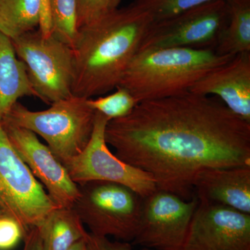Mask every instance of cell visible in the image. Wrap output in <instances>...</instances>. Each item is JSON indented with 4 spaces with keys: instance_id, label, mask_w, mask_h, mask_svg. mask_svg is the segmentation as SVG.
I'll return each mask as SVG.
<instances>
[{
    "instance_id": "6da1fadb",
    "label": "cell",
    "mask_w": 250,
    "mask_h": 250,
    "mask_svg": "<svg viewBox=\"0 0 250 250\" xmlns=\"http://www.w3.org/2000/svg\"><path fill=\"white\" fill-rule=\"evenodd\" d=\"M105 140L122 161L150 174L159 190L185 200L208 168L250 165V123L221 100L187 93L137 104L108 122Z\"/></svg>"
},
{
    "instance_id": "7a4b0ae2",
    "label": "cell",
    "mask_w": 250,
    "mask_h": 250,
    "mask_svg": "<svg viewBox=\"0 0 250 250\" xmlns=\"http://www.w3.org/2000/svg\"><path fill=\"white\" fill-rule=\"evenodd\" d=\"M152 22L147 12L131 4L108 10L80 27L72 47L73 95L94 98L116 89Z\"/></svg>"
},
{
    "instance_id": "3957f363",
    "label": "cell",
    "mask_w": 250,
    "mask_h": 250,
    "mask_svg": "<svg viewBox=\"0 0 250 250\" xmlns=\"http://www.w3.org/2000/svg\"><path fill=\"white\" fill-rule=\"evenodd\" d=\"M233 57L212 49H142L131 60L118 86L127 90L137 103L176 96L189 92L200 79Z\"/></svg>"
},
{
    "instance_id": "277c9868",
    "label": "cell",
    "mask_w": 250,
    "mask_h": 250,
    "mask_svg": "<svg viewBox=\"0 0 250 250\" xmlns=\"http://www.w3.org/2000/svg\"><path fill=\"white\" fill-rule=\"evenodd\" d=\"M50 105L47 109L34 111L17 102L1 121L40 136L63 164L80 154L88 146L93 134L95 111L88 104L87 99L74 95Z\"/></svg>"
},
{
    "instance_id": "5b68a950",
    "label": "cell",
    "mask_w": 250,
    "mask_h": 250,
    "mask_svg": "<svg viewBox=\"0 0 250 250\" xmlns=\"http://www.w3.org/2000/svg\"><path fill=\"white\" fill-rule=\"evenodd\" d=\"M78 186L80 195L72 208L90 233L132 242L139 231L144 197L113 182L92 181Z\"/></svg>"
},
{
    "instance_id": "8992f818",
    "label": "cell",
    "mask_w": 250,
    "mask_h": 250,
    "mask_svg": "<svg viewBox=\"0 0 250 250\" xmlns=\"http://www.w3.org/2000/svg\"><path fill=\"white\" fill-rule=\"evenodd\" d=\"M12 41L36 98L51 104L73 95L75 62L70 46L53 35L45 37L39 29Z\"/></svg>"
},
{
    "instance_id": "52a82bcc",
    "label": "cell",
    "mask_w": 250,
    "mask_h": 250,
    "mask_svg": "<svg viewBox=\"0 0 250 250\" xmlns=\"http://www.w3.org/2000/svg\"><path fill=\"white\" fill-rule=\"evenodd\" d=\"M0 207L29 230L57 206L15 150L0 121Z\"/></svg>"
},
{
    "instance_id": "ba28073f",
    "label": "cell",
    "mask_w": 250,
    "mask_h": 250,
    "mask_svg": "<svg viewBox=\"0 0 250 250\" xmlns=\"http://www.w3.org/2000/svg\"><path fill=\"white\" fill-rule=\"evenodd\" d=\"M108 119L95 111L91 139L83 152L62 165L77 184L103 181L122 184L146 197L157 190L150 174L122 161L110 151L105 140Z\"/></svg>"
},
{
    "instance_id": "9c48e42d",
    "label": "cell",
    "mask_w": 250,
    "mask_h": 250,
    "mask_svg": "<svg viewBox=\"0 0 250 250\" xmlns=\"http://www.w3.org/2000/svg\"><path fill=\"white\" fill-rule=\"evenodd\" d=\"M228 18L225 0H213L152 22L139 50L170 47L211 49L216 46Z\"/></svg>"
},
{
    "instance_id": "30bf717a",
    "label": "cell",
    "mask_w": 250,
    "mask_h": 250,
    "mask_svg": "<svg viewBox=\"0 0 250 250\" xmlns=\"http://www.w3.org/2000/svg\"><path fill=\"white\" fill-rule=\"evenodd\" d=\"M199 201L185 200L157 190L143 198L142 213L133 244L154 250H182Z\"/></svg>"
},
{
    "instance_id": "8fae6325",
    "label": "cell",
    "mask_w": 250,
    "mask_h": 250,
    "mask_svg": "<svg viewBox=\"0 0 250 250\" xmlns=\"http://www.w3.org/2000/svg\"><path fill=\"white\" fill-rule=\"evenodd\" d=\"M182 250H250V214L199 201Z\"/></svg>"
},
{
    "instance_id": "7c38bea8",
    "label": "cell",
    "mask_w": 250,
    "mask_h": 250,
    "mask_svg": "<svg viewBox=\"0 0 250 250\" xmlns=\"http://www.w3.org/2000/svg\"><path fill=\"white\" fill-rule=\"evenodd\" d=\"M15 150L58 207H72L80 195L78 184L70 178L48 146L30 130L1 121Z\"/></svg>"
},
{
    "instance_id": "4fadbf2b",
    "label": "cell",
    "mask_w": 250,
    "mask_h": 250,
    "mask_svg": "<svg viewBox=\"0 0 250 250\" xmlns=\"http://www.w3.org/2000/svg\"><path fill=\"white\" fill-rule=\"evenodd\" d=\"M189 92L216 95L230 111L250 123V52L237 54L208 72Z\"/></svg>"
},
{
    "instance_id": "5bb4252c",
    "label": "cell",
    "mask_w": 250,
    "mask_h": 250,
    "mask_svg": "<svg viewBox=\"0 0 250 250\" xmlns=\"http://www.w3.org/2000/svg\"><path fill=\"white\" fill-rule=\"evenodd\" d=\"M193 191L198 201L250 214V165L206 169L197 176Z\"/></svg>"
},
{
    "instance_id": "9a60e30c",
    "label": "cell",
    "mask_w": 250,
    "mask_h": 250,
    "mask_svg": "<svg viewBox=\"0 0 250 250\" xmlns=\"http://www.w3.org/2000/svg\"><path fill=\"white\" fill-rule=\"evenodd\" d=\"M36 94L25 67L18 59L13 41L0 31V121L19 99Z\"/></svg>"
},
{
    "instance_id": "2e32d148",
    "label": "cell",
    "mask_w": 250,
    "mask_h": 250,
    "mask_svg": "<svg viewBox=\"0 0 250 250\" xmlns=\"http://www.w3.org/2000/svg\"><path fill=\"white\" fill-rule=\"evenodd\" d=\"M38 229L44 250H66L88 233L72 207L54 208Z\"/></svg>"
},
{
    "instance_id": "e0dca14e",
    "label": "cell",
    "mask_w": 250,
    "mask_h": 250,
    "mask_svg": "<svg viewBox=\"0 0 250 250\" xmlns=\"http://www.w3.org/2000/svg\"><path fill=\"white\" fill-rule=\"evenodd\" d=\"M228 23L219 38L215 52L235 57L250 52V0H225Z\"/></svg>"
},
{
    "instance_id": "ac0fdd59",
    "label": "cell",
    "mask_w": 250,
    "mask_h": 250,
    "mask_svg": "<svg viewBox=\"0 0 250 250\" xmlns=\"http://www.w3.org/2000/svg\"><path fill=\"white\" fill-rule=\"evenodd\" d=\"M42 0H0V31L11 40L39 27Z\"/></svg>"
},
{
    "instance_id": "d6986e66",
    "label": "cell",
    "mask_w": 250,
    "mask_h": 250,
    "mask_svg": "<svg viewBox=\"0 0 250 250\" xmlns=\"http://www.w3.org/2000/svg\"><path fill=\"white\" fill-rule=\"evenodd\" d=\"M52 35L73 47L77 28V0H49Z\"/></svg>"
},
{
    "instance_id": "ffe728a7",
    "label": "cell",
    "mask_w": 250,
    "mask_h": 250,
    "mask_svg": "<svg viewBox=\"0 0 250 250\" xmlns=\"http://www.w3.org/2000/svg\"><path fill=\"white\" fill-rule=\"evenodd\" d=\"M116 89L110 95L87 99L90 108L102 113L109 121L126 116L138 104L134 97L123 87L118 86Z\"/></svg>"
},
{
    "instance_id": "44dd1931",
    "label": "cell",
    "mask_w": 250,
    "mask_h": 250,
    "mask_svg": "<svg viewBox=\"0 0 250 250\" xmlns=\"http://www.w3.org/2000/svg\"><path fill=\"white\" fill-rule=\"evenodd\" d=\"M211 1L213 0H135L132 4L147 12L155 22Z\"/></svg>"
},
{
    "instance_id": "7402d4cb",
    "label": "cell",
    "mask_w": 250,
    "mask_h": 250,
    "mask_svg": "<svg viewBox=\"0 0 250 250\" xmlns=\"http://www.w3.org/2000/svg\"><path fill=\"white\" fill-rule=\"evenodd\" d=\"M29 230L6 211L0 213V250H11L24 240Z\"/></svg>"
},
{
    "instance_id": "603a6c76",
    "label": "cell",
    "mask_w": 250,
    "mask_h": 250,
    "mask_svg": "<svg viewBox=\"0 0 250 250\" xmlns=\"http://www.w3.org/2000/svg\"><path fill=\"white\" fill-rule=\"evenodd\" d=\"M108 11V0H77V28L91 22Z\"/></svg>"
},
{
    "instance_id": "cb8c5ba5",
    "label": "cell",
    "mask_w": 250,
    "mask_h": 250,
    "mask_svg": "<svg viewBox=\"0 0 250 250\" xmlns=\"http://www.w3.org/2000/svg\"><path fill=\"white\" fill-rule=\"evenodd\" d=\"M88 250H133L128 242L111 241L108 237L95 236L88 233L86 237ZM142 250H154L143 248Z\"/></svg>"
},
{
    "instance_id": "d4e9b609",
    "label": "cell",
    "mask_w": 250,
    "mask_h": 250,
    "mask_svg": "<svg viewBox=\"0 0 250 250\" xmlns=\"http://www.w3.org/2000/svg\"><path fill=\"white\" fill-rule=\"evenodd\" d=\"M24 247L23 250H44L39 229L33 228L28 231L24 239Z\"/></svg>"
},
{
    "instance_id": "484cf974",
    "label": "cell",
    "mask_w": 250,
    "mask_h": 250,
    "mask_svg": "<svg viewBox=\"0 0 250 250\" xmlns=\"http://www.w3.org/2000/svg\"><path fill=\"white\" fill-rule=\"evenodd\" d=\"M41 21L47 23L50 21L49 16V0H42V14H41Z\"/></svg>"
},
{
    "instance_id": "4316f807",
    "label": "cell",
    "mask_w": 250,
    "mask_h": 250,
    "mask_svg": "<svg viewBox=\"0 0 250 250\" xmlns=\"http://www.w3.org/2000/svg\"><path fill=\"white\" fill-rule=\"evenodd\" d=\"M66 250H88V247H87L86 238L77 242L73 246Z\"/></svg>"
},
{
    "instance_id": "83f0119b",
    "label": "cell",
    "mask_w": 250,
    "mask_h": 250,
    "mask_svg": "<svg viewBox=\"0 0 250 250\" xmlns=\"http://www.w3.org/2000/svg\"><path fill=\"white\" fill-rule=\"evenodd\" d=\"M121 1L122 0H108V11L118 8Z\"/></svg>"
},
{
    "instance_id": "f1b7e54d",
    "label": "cell",
    "mask_w": 250,
    "mask_h": 250,
    "mask_svg": "<svg viewBox=\"0 0 250 250\" xmlns=\"http://www.w3.org/2000/svg\"><path fill=\"white\" fill-rule=\"evenodd\" d=\"M4 211V210L2 209V208H1V207H0V213H1V212Z\"/></svg>"
}]
</instances>
